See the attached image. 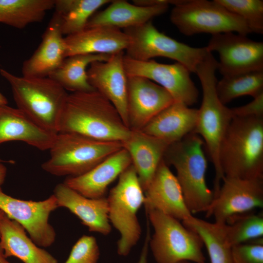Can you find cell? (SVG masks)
I'll use <instances>...</instances> for the list:
<instances>
[{"label": "cell", "instance_id": "484cf974", "mask_svg": "<svg viewBox=\"0 0 263 263\" xmlns=\"http://www.w3.org/2000/svg\"><path fill=\"white\" fill-rule=\"evenodd\" d=\"M0 246L5 258L15 257L24 263H58L57 260L29 238L24 228L2 211Z\"/></svg>", "mask_w": 263, "mask_h": 263}, {"label": "cell", "instance_id": "7a4b0ae2", "mask_svg": "<svg viewBox=\"0 0 263 263\" xmlns=\"http://www.w3.org/2000/svg\"><path fill=\"white\" fill-rule=\"evenodd\" d=\"M224 177L263 178V117H233L222 141Z\"/></svg>", "mask_w": 263, "mask_h": 263}, {"label": "cell", "instance_id": "52a82bcc", "mask_svg": "<svg viewBox=\"0 0 263 263\" xmlns=\"http://www.w3.org/2000/svg\"><path fill=\"white\" fill-rule=\"evenodd\" d=\"M107 199L110 222L120 234L117 253L126 256L140 238L142 230L137 215L145 202L144 191L132 165L119 176Z\"/></svg>", "mask_w": 263, "mask_h": 263}, {"label": "cell", "instance_id": "ac0fdd59", "mask_svg": "<svg viewBox=\"0 0 263 263\" xmlns=\"http://www.w3.org/2000/svg\"><path fill=\"white\" fill-rule=\"evenodd\" d=\"M61 29L59 14H54L42 37V41L32 56L23 63L22 76L48 77L66 58V46Z\"/></svg>", "mask_w": 263, "mask_h": 263}, {"label": "cell", "instance_id": "f35d334b", "mask_svg": "<svg viewBox=\"0 0 263 263\" xmlns=\"http://www.w3.org/2000/svg\"><path fill=\"white\" fill-rule=\"evenodd\" d=\"M8 262L4 256L3 250L0 246V263H6Z\"/></svg>", "mask_w": 263, "mask_h": 263}, {"label": "cell", "instance_id": "8d00e7d4", "mask_svg": "<svg viewBox=\"0 0 263 263\" xmlns=\"http://www.w3.org/2000/svg\"><path fill=\"white\" fill-rule=\"evenodd\" d=\"M150 223L147 221V231L145 242L138 261L136 263H148V253L149 250V241L150 238Z\"/></svg>", "mask_w": 263, "mask_h": 263}, {"label": "cell", "instance_id": "9a60e30c", "mask_svg": "<svg viewBox=\"0 0 263 263\" xmlns=\"http://www.w3.org/2000/svg\"><path fill=\"white\" fill-rule=\"evenodd\" d=\"M127 107L129 128L141 130L155 116L172 104L171 94L150 80L127 76Z\"/></svg>", "mask_w": 263, "mask_h": 263}, {"label": "cell", "instance_id": "836d02e7", "mask_svg": "<svg viewBox=\"0 0 263 263\" xmlns=\"http://www.w3.org/2000/svg\"><path fill=\"white\" fill-rule=\"evenodd\" d=\"M100 250L94 237L83 235L73 246L65 263H97Z\"/></svg>", "mask_w": 263, "mask_h": 263}, {"label": "cell", "instance_id": "277c9868", "mask_svg": "<svg viewBox=\"0 0 263 263\" xmlns=\"http://www.w3.org/2000/svg\"><path fill=\"white\" fill-rule=\"evenodd\" d=\"M204 147L201 137L192 132L169 145L163 158L176 169L185 203L192 215L206 212L214 199L206 181L207 162Z\"/></svg>", "mask_w": 263, "mask_h": 263}, {"label": "cell", "instance_id": "4fadbf2b", "mask_svg": "<svg viewBox=\"0 0 263 263\" xmlns=\"http://www.w3.org/2000/svg\"><path fill=\"white\" fill-rule=\"evenodd\" d=\"M219 55L218 69L223 76L263 71V42L233 32L212 35L206 46Z\"/></svg>", "mask_w": 263, "mask_h": 263}, {"label": "cell", "instance_id": "60d3db41", "mask_svg": "<svg viewBox=\"0 0 263 263\" xmlns=\"http://www.w3.org/2000/svg\"><path fill=\"white\" fill-rule=\"evenodd\" d=\"M194 263L189 262V261H181V262H177V263Z\"/></svg>", "mask_w": 263, "mask_h": 263}, {"label": "cell", "instance_id": "44dd1931", "mask_svg": "<svg viewBox=\"0 0 263 263\" xmlns=\"http://www.w3.org/2000/svg\"><path fill=\"white\" fill-rule=\"evenodd\" d=\"M64 38L66 57L79 54L113 55L124 52L129 43L123 31L105 26L85 28Z\"/></svg>", "mask_w": 263, "mask_h": 263}, {"label": "cell", "instance_id": "e0dca14e", "mask_svg": "<svg viewBox=\"0 0 263 263\" xmlns=\"http://www.w3.org/2000/svg\"><path fill=\"white\" fill-rule=\"evenodd\" d=\"M144 194L146 209L157 210L182 222L193 215L187 207L176 176L163 159Z\"/></svg>", "mask_w": 263, "mask_h": 263}, {"label": "cell", "instance_id": "6da1fadb", "mask_svg": "<svg viewBox=\"0 0 263 263\" xmlns=\"http://www.w3.org/2000/svg\"><path fill=\"white\" fill-rule=\"evenodd\" d=\"M131 131L113 105L94 90L68 94L58 133H75L94 140L122 143Z\"/></svg>", "mask_w": 263, "mask_h": 263}, {"label": "cell", "instance_id": "e575fe53", "mask_svg": "<svg viewBox=\"0 0 263 263\" xmlns=\"http://www.w3.org/2000/svg\"><path fill=\"white\" fill-rule=\"evenodd\" d=\"M231 247L234 263H263V238Z\"/></svg>", "mask_w": 263, "mask_h": 263}, {"label": "cell", "instance_id": "d4e9b609", "mask_svg": "<svg viewBox=\"0 0 263 263\" xmlns=\"http://www.w3.org/2000/svg\"><path fill=\"white\" fill-rule=\"evenodd\" d=\"M169 5L159 4L142 6L126 0H112L105 9L94 13L89 19L86 28L110 26L123 29L144 24L165 13Z\"/></svg>", "mask_w": 263, "mask_h": 263}, {"label": "cell", "instance_id": "7c38bea8", "mask_svg": "<svg viewBox=\"0 0 263 263\" xmlns=\"http://www.w3.org/2000/svg\"><path fill=\"white\" fill-rule=\"evenodd\" d=\"M58 207L53 194L43 201L23 200L5 193L0 186V210L21 225L38 246L47 247L54 243L56 234L49 219Z\"/></svg>", "mask_w": 263, "mask_h": 263}, {"label": "cell", "instance_id": "ba28073f", "mask_svg": "<svg viewBox=\"0 0 263 263\" xmlns=\"http://www.w3.org/2000/svg\"><path fill=\"white\" fill-rule=\"evenodd\" d=\"M153 228L149 248L157 263H175L187 261L205 263L200 236L179 220L157 210L146 209Z\"/></svg>", "mask_w": 263, "mask_h": 263}, {"label": "cell", "instance_id": "7402d4cb", "mask_svg": "<svg viewBox=\"0 0 263 263\" xmlns=\"http://www.w3.org/2000/svg\"><path fill=\"white\" fill-rule=\"evenodd\" d=\"M56 134L38 126L18 108L0 105V144L20 141L41 150H49Z\"/></svg>", "mask_w": 263, "mask_h": 263}, {"label": "cell", "instance_id": "4316f807", "mask_svg": "<svg viewBox=\"0 0 263 263\" xmlns=\"http://www.w3.org/2000/svg\"><path fill=\"white\" fill-rule=\"evenodd\" d=\"M111 55L87 54L68 56L48 77L66 91L77 92L95 90L88 81L87 68L93 62L108 60Z\"/></svg>", "mask_w": 263, "mask_h": 263}, {"label": "cell", "instance_id": "cb8c5ba5", "mask_svg": "<svg viewBox=\"0 0 263 263\" xmlns=\"http://www.w3.org/2000/svg\"><path fill=\"white\" fill-rule=\"evenodd\" d=\"M122 144L130 155L132 165L144 191L152 180L169 145L141 130H131L129 137Z\"/></svg>", "mask_w": 263, "mask_h": 263}, {"label": "cell", "instance_id": "f546056e", "mask_svg": "<svg viewBox=\"0 0 263 263\" xmlns=\"http://www.w3.org/2000/svg\"><path fill=\"white\" fill-rule=\"evenodd\" d=\"M183 224L196 232L207 249L210 263H234L231 247L226 242L221 224L191 216Z\"/></svg>", "mask_w": 263, "mask_h": 263}, {"label": "cell", "instance_id": "30bf717a", "mask_svg": "<svg viewBox=\"0 0 263 263\" xmlns=\"http://www.w3.org/2000/svg\"><path fill=\"white\" fill-rule=\"evenodd\" d=\"M123 31L129 39L125 55L137 60L169 58L195 73L197 65L209 52L206 47H192L167 36L159 31L151 20Z\"/></svg>", "mask_w": 263, "mask_h": 263}, {"label": "cell", "instance_id": "74e56055", "mask_svg": "<svg viewBox=\"0 0 263 263\" xmlns=\"http://www.w3.org/2000/svg\"><path fill=\"white\" fill-rule=\"evenodd\" d=\"M7 173L6 167L0 162V186L4 183Z\"/></svg>", "mask_w": 263, "mask_h": 263}, {"label": "cell", "instance_id": "603a6c76", "mask_svg": "<svg viewBox=\"0 0 263 263\" xmlns=\"http://www.w3.org/2000/svg\"><path fill=\"white\" fill-rule=\"evenodd\" d=\"M198 110L174 102L151 119L141 130L169 145L193 132Z\"/></svg>", "mask_w": 263, "mask_h": 263}, {"label": "cell", "instance_id": "1f68e13d", "mask_svg": "<svg viewBox=\"0 0 263 263\" xmlns=\"http://www.w3.org/2000/svg\"><path fill=\"white\" fill-rule=\"evenodd\" d=\"M221 225L225 240L231 247L263 236V213L236 215Z\"/></svg>", "mask_w": 263, "mask_h": 263}, {"label": "cell", "instance_id": "4dcf8cb0", "mask_svg": "<svg viewBox=\"0 0 263 263\" xmlns=\"http://www.w3.org/2000/svg\"><path fill=\"white\" fill-rule=\"evenodd\" d=\"M216 91L220 100L225 105L241 96L255 97L263 93V71L223 76L217 83Z\"/></svg>", "mask_w": 263, "mask_h": 263}, {"label": "cell", "instance_id": "8fae6325", "mask_svg": "<svg viewBox=\"0 0 263 263\" xmlns=\"http://www.w3.org/2000/svg\"><path fill=\"white\" fill-rule=\"evenodd\" d=\"M123 64L127 76L148 78L165 89L174 102L189 106L198 100L199 92L190 71L181 64H164L154 60H137L124 55Z\"/></svg>", "mask_w": 263, "mask_h": 263}, {"label": "cell", "instance_id": "9c48e42d", "mask_svg": "<svg viewBox=\"0 0 263 263\" xmlns=\"http://www.w3.org/2000/svg\"><path fill=\"white\" fill-rule=\"evenodd\" d=\"M170 19L179 31L186 36L227 32L246 36L251 33L242 18L216 0H180L171 10Z\"/></svg>", "mask_w": 263, "mask_h": 263}, {"label": "cell", "instance_id": "d590c367", "mask_svg": "<svg viewBox=\"0 0 263 263\" xmlns=\"http://www.w3.org/2000/svg\"><path fill=\"white\" fill-rule=\"evenodd\" d=\"M245 105L231 108L233 117H263V93Z\"/></svg>", "mask_w": 263, "mask_h": 263}, {"label": "cell", "instance_id": "d6a6232c", "mask_svg": "<svg viewBox=\"0 0 263 263\" xmlns=\"http://www.w3.org/2000/svg\"><path fill=\"white\" fill-rule=\"evenodd\" d=\"M246 23L251 33H263V0H216Z\"/></svg>", "mask_w": 263, "mask_h": 263}, {"label": "cell", "instance_id": "b9f144b4", "mask_svg": "<svg viewBox=\"0 0 263 263\" xmlns=\"http://www.w3.org/2000/svg\"><path fill=\"white\" fill-rule=\"evenodd\" d=\"M1 213V211L0 210V215Z\"/></svg>", "mask_w": 263, "mask_h": 263}, {"label": "cell", "instance_id": "f1b7e54d", "mask_svg": "<svg viewBox=\"0 0 263 263\" xmlns=\"http://www.w3.org/2000/svg\"><path fill=\"white\" fill-rule=\"evenodd\" d=\"M110 0H55L54 8L60 17L61 29L66 36L85 29L90 18Z\"/></svg>", "mask_w": 263, "mask_h": 263}, {"label": "cell", "instance_id": "3957f363", "mask_svg": "<svg viewBox=\"0 0 263 263\" xmlns=\"http://www.w3.org/2000/svg\"><path fill=\"white\" fill-rule=\"evenodd\" d=\"M218 61L208 52L197 65L195 72L201 82L203 98L193 132L203 139L215 170L214 196L218 193L224 176L219 163V150L223 138L233 118L230 108L220 100L216 91V71Z\"/></svg>", "mask_w": 263, "mask_h": 263}, {"label": "cell", "instance_id": "d6986e66", "mask_svg": "<svg viewBox=\"0 0 263 263\" xmlns=\"http://www.w3.org/2000/svg\"><path fill=\"white\" fill-rule=\"evenodd\" d=\"M59 207L68 209L91 232L104 235L111 231L107 198H90L80 194L64 183L57 184L53 194Z\"/></svg>", "mask_w": 263, "mask_h": 263}, {"label": "cell", "instance_id": "5bb4252c", "mask_svg": "<svg viewBox=\"0 0 263 263\" xmlns=\"http://www.w3.org/2000/svg\"><path fill=\"white\" fill-rule=\"evenodd\" d=\"M206 212L215 223L226 224L232 217L263 207V178L244 179L225 177Z\"/></svg>", "mask_w": 263, "mask_h": 263}, {"label": "cell", "instance_id": "ffe728a7", "mask_svg": "<svg viewBox=\"0 0 263 263\" xmlns=\"http://www.w3.org/2000/svg\"><path fill=\"white\" fill-rule=\"evenodd\" d=\"M131 165L130 155L123 147L86 173L67 177L63 183L86 197H103L108 186Z\"/></svg>", "mask_w": 263, "mask_h": 263}, {"label": "cell", "instance_id": "7bdbcfd3", "mask_svg": "<svg viewBox=\"0 0 263 263\" xmlns=\"http://www.w3.org/2000/svg\"><path fill=\"white\" fill-rule=\"evenodd\" d=\"M9 263V262H7V263Z\"/></svg>", "mask_w": 263, "mask_h": 263}, {"label": "cell", "instance_id": "8992f818", "mask_svg": "<svg viewBox=\"0 0 263 263\" xmlns=\"http://www.w3.org/2000/svg\"><path fill=\"white\" fill-rule=\"evenodd\" d=\"M123 148L122 142L94 140L80 134L58 132L49 150L50 158L41 165L57 176L81 175Z\"/></svg>", "mask_w": 263, "mask_h": 263}, {"label": "cell", "instance_id": "ab89813d", "mask_svg": "<svg viewBox=\"0 0 263 263\" xmlns=\"http://www.w3.org/2000/svg\"><path fill=\"white\" fill-rule=\"evenodd\" d=\"M7 98L0 93V105H7Z\"/></svg>", "mask_w": 263, "mask_h": 263}, {"label": "cell", "instance_id": "83f0119b", "mask_svg": "<svg viewBox=\"0 0 263 263\" xmlns=\"http://www.w3.org/2000/svg\"><path fill=\"white\" fill-rule=\"evenodd\" d=\"M55 0H0V23L18 29L41 22Z\"/></svg>", "mask_w": 263, "mask_h": 263}, {"label": "cell", "instance_id": "2e32d148", "mask_svg": "<svg viewBox=\"0 0 263 263\" xmlns=\"http://www.w3.org/2000/svg\"><path fill=\"white\" fill-rule=\"evenodd\" d=\"M124 55V52H121L112 55L106 61L93 62L89 66L87 73L90 85L113 105L129 128Z\"/></svg>", "mask_w": 263, "mask_h": 263}, {"label": "cell", "instance_id": "5b68a950", "mask_svg": "<svg viewBox=\"0 0 263 263\" xmlns=\"http://www.w3.org/2000/svg\"><path fill=\"white\" fill-rule=\"evenodd\" d=\"M0 74L11 86L17 108L43 129L57 133L66 90L49 77L19 76L3 69Z\"/></svg>", "mask_w": 263, "mask_h": 263}]
</instances>
